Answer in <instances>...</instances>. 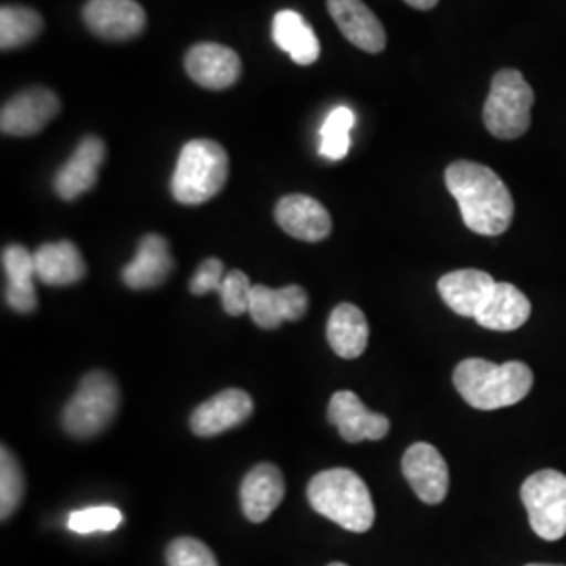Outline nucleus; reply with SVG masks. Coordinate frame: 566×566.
<instances>
[{"label": "nucleus", "instance_id": "nucleus-10", "mask_svg": "<svg viewBox=\"0 0 566 566\" xmlns=\"http://www.w3.org/2000/svg\"><path fill=\"white\" fill-rule=\"evenodd\" d=\"M86 28L103 41H130L145 30V11L135 0H88L82 9Z\"/></svg>", "mask_w": 566, "mask_h": 566}, {"label": "nucleus", "instance_id": "nucleus-26", "mask_svg": "<svg viewBox=\"0 0 566 566\" xmlns=\"http://www.w3.org/2000/svg\"><path fill=\"white\" fill-rule=\"evenodd\" d=\"M42 18L30 7L4 4L0 11V49H18L34 41L42 32Z\"/></svg>", "mask_w": 566, "mask_h": 566}, {"label": "nucleus", "instance_id": "nucleus-1", "mask_svg": "<svg viewBox=\"0 0 566 566\" xmlns=\"http://www.w3.org/2000/svg\"><path fill=\"white\" fill-rule=\"evenodd\" d=\"M446 182L470 231L479 235H502L512 223V193L506 182L485 164L453 163L446 170Z\"/></svg>", "mask_w": 566, "mask_h": 566}, {"label": "nucleus", "instance_id": "nucleus-8", "mask_svg": "<svg viewBox=\"0 0 566 566\" xmlns=\"http://www.w3.org/2000/svg\"><path fill=\"white\" fill-rule=\"evenodd\" d=\"M60 97L51 88H28L2 105L0 130L9 137H32L60 114Z\"/></svg>", "mask_w": 566, "mask_h": 566}, {"label": "nucleus", "instance_id": "nucleus-2", "mask_svg": "<svg viewBox=\"0 0 566 566\" xmlns=\"http://www.w3.org/2000/svg\"><path fill=\"white\" fill-rule=\"evenodd\" d=\"M453 385L470 407L493 411L523 401L533 388V371L523 361L464 359L453 371Z\"/></svg>", "mask_w": 566, "mask_h": 566}, {"label": "nucleus", "instance_id": "nucleus-21", "mask_svg": "<svg viewBox=\"0 0 566 566\" xmlns=\"http://www.w3.org/2000/svg\"><path fill=\"white\" fill-rule=\"evenodd\" d=\"M2 266L7 273V292L4 301L15 313H32L39 306V296L34 290L36 263L34 254L20 243L7 245L2 250Z\"/></svg>", "mask_w": 566, "mask_h": 566}, {"label": "nucleus", "instance_id": "nucleus-13", "mask_svg": "<svg viewBox=\"0 0 566 566\" xmlns=\"http://www.w3.org/2000/svg\"><path fill=\"white\" fill-rule=\"evenodd\" d=\"M254 411L252 397L240 388H227L223 392L214 395L212 399L203 401L193 413H191V432L210 439L217 437L224 430L242 426Z\"/></svg>", "mask_w": 566, "mask_h": 566}, {"label": "nucleus", "instance_id": "nucleus-22", "mask_svg": "<svg viewBox=\"0 0 566 566\" xmlns=\"http://www.w3.org/2000/svg\"><path fill=\"white\" fill-rule=\"evenodd\" d=\"M531 303L512 283H495L491 296L476 313V324L493 332H514L528 322Z\"/></svg>", "mask_w": 566, "mask_h": 566}, {"label": "nucleus", "instance_id": "nucleus-12", "mask_svg": "<svg viewBox=\"0 0 566 566\" xmlns=\"http://www.w3.org/2000/svg\"><path fill=\"white\" fill-rule=\"evenodd\" d=\"M185 70L189 78L203 88L223 91L240 81L242 61L229 46L217 42H200L187 51Z\"/></svg>", "mask_w": 566, "mask_h": 566}, {"label": "nucleus", "instance_id": "nucleus-32", "mask_svg": "<svg viewBox=\"0 0 566 566\" xmlns=\"http://www.w3.org/2000/svg\"><path fill=\"white\" fill-rule=\"evenodd\" d=\"M224 275H227V273H224V264L221 263L219 259H206V261L198 266L196 275L191 277L189 290H191V294H196V296H203V294H208V292H219Z\"/></svg>", "mask_w": 566, "mask_h": 566}, {"label": "nucleus", "instance_id": "nucleus-29", "mask_svg": "<svg viewBox=\"0 0 566 566\" xmlns=\"http://www.w3.org/2000/svg\"><path fill=\"white\" fill-rule=\"evenodd\" d=\"M122 521H124V516L118 507L95 506L72 512L67 526L74 533L88 535V533H97V531H114L122 525Z\"/></svg>", "mask_w": 566, "mask_h": 566}, {"label": "nucleus", "instance_id": "nucleus-5", "mask_svg": "<svg viewBox=\"0 0 566 566\" xmlns=\"http://www.w3.org/2000/svg\"><path fill=\"white\" fill-rule=\"evenodd\" d=\"M120 409L118 382L102 369L82 378L78 390L63 407L61 426L74 439H91L114 422Z\"/></svg>", "mask_w": 566, "mask_h": 566}, {"label": "nucleus", "instance_id": "nucleus-3", "mask_svg": "<svg viewBox=\"0 0 566 566\" xmlns=\"http://www.w3.org/2000/svg\"><path fill=\"white\" fill-rule=\"evenodd\" d=\"M308 504L332 523L353 533L374 525L376 507L364 479L348 468H332L315 474L306 486Z\"/></svg>", "mask_w": 566, "mask_h": 566}, {"label": "nucleus", "instance_id": "nucleus-16", "mask_svg": "<svg viewBox=\"0 0 566 566\" xmlns=\"http://www.w3.org/2000/svg\"><path fill=\"white\" fill-rule=\"evenodd\" d=\"M327 9L346 41L353 42L365 53L385 51V25L364 0H327Z\"/></svg>", "mask_w": 566, "mask_h": 566}, {"label": "nucleus", "instance_id": "nucleus-33", "mask_svg": "<svg viewBox=\"0 0 566 566\" xmlns=\"http://www.w3.org/2000/svg\"><path fill=\"white\" fill-rule=\"evenodd\" d=\"M409 7H413V9H420V11H428V9H432L439 0H405Z\"/></svg>", "mask_w": 566, "mask_h": 566}, {"label": "nucleus", "instance_id": "nucleus-20", "mask_svg": "<svg viewBox=\"0 0 566 566\" xmlns=\"http://www.w3.org/2000/svg\"><path fill=\"white\" fill-rule=\"evenodd\" d=\"M495 283L497 282L485 271L460 269L439 280V294L453 313L474 319L491 296Z\"/></svg>", "mask_w": 566, "mask_h": 566}, {"label": "nucleus", "instance_id": "nucleus-14", "mask_svg": "<svg viewBox=\"0 0 566 566\" xmlns=\"http://www.w3.org/2000/svg\"><path fill=\"white\" fill-rule=\"evenodd\" d=\"M107 147L99 137H84L72 158L55 175V193L61 200L72 202L97 185L99 168L105 163Z\"/></svg>", "mask_w": 566, "mask_h": 566}, {"label": "nucleus", "instance_id": "nucleus-23", "mask_svg": "<svg viewBox=\"0 0 566 566\" xmlns=\"http://www.w3.org/2000/svg\"><path fill=\"white\" fill-rule=\"evenodd\" d=\"M369 340V325L364 311L355 304H338L327 322V343L343 359L361 357Z\"/></svg>", "mask_w": 566, "mask_h": 566}, {"label": "nucleus", "instance_id": "nucleus-18", "mask_svg": "<svg viewBox=\"0 0 566 566\" xmlns=\"http://www.w3.org/2000/svg\"><path fill=\"white\" fill-rule=\"evenodd\" d=\"M283 495L282 470L273 464L254 465L245 474L240 489L243 516L250 523H264L282 504Z\"/></svg>", "mask_w": 566, "mask_h": 566}, {"label": "nucleus", "instance_id": "nucleus-7", "mask_svg": "<svg viewBox=\"0 0 566 566\" xmlns=\"http://www.w3.org/2000/svg\"><path fill=\"white\" fill-rule=\"evenodd\" d=\"M521 500L531 528L546 542L566 535V476L558 470H539L521 486Z\"/></svg>", "mask_w": 566, "mask_h": 566}, {"label": "nucleus", "instance_id": "nucleus-6", "mask_svg": "<svg viewBox=\"0 0 566 566\" xmlns=\"http://www.w3.org/2000/svg\"><path fill=\"white\" fill-rule=\"evenodd\" d=\"M535 93L518 70H500L483 107L486 130L497 139H518L531 126Z\"/></svg>", "mask_w": 566, "mask_h": 566}, {"label": "nucleus", "instance_id": "nucleus-19", "mask_svg": "<svg viewBox=\"0 0 566 566\" xmlns=\"http://www.w3.org/2000/svg\"><path fill=\"white\" fill-rule=\"evenodd\" d=\"M175 269L170 245L158 233L142 238L137 254L122 269V280L130 290H149L163 285Z\"/></svg>", "mask_w": 566, "mask_h": 566}, {"label": "nucleus", "instance_id": "nucleus-30", "mask_svg": "<svg viewBox=\"0 0 566 566\" xmlns=\"http://www.w3.org/2000/svg\"><path fill=\"white\" fill-rule=\"evenodd\" d=\"M168 566H219L212 549L196 537H179L166 547Z\"/></svg>", "mask_w": 566, "mask_h": 566}, {"label": "nucleus", "instance_id": "nucleus-17", "mask_svg": "<svg viewBox=\"0 0 566 566\" xmlns=\"http://www.w3.org/2000/svg\"><path fill=\"white\" fill-rule=\"evenodd\" d=\"M275 221L283 231L303 242H322L332 233V217L322 202L308 196H285L275 206Z\"/></svg>", "mask_w": 566, "mask_h": 566}, {"label": "nucleus", "instance_id": "nucleus-4", "mask_svg": "<svg viewBox=\"0 0 566 566\" xmlns=\"http://www.w3.org/2000/svg\"><path fill=\"white\" fill-rule=\"evenodd\" d=\"M229 179V156L223 145L210 139H193L181 149L172 175V196L185 206L212 200Z\"/></svg>", "mask_w": 566, "mask_h": 566}, {"label": "nucleus", "instance_id": "nucleus-31", "mask_svg": "<svg viewBox=\"0 0 566 566\" xmlns=\"http://www.w3.org/2000/svg\"><path fill=\"white\" fill-rule=\"evenodd\" d=\"M252 283L248 280V275L243 271H229L224 275L223 283L219 287L221 301H223L224 313L240 317L243 313H248L250 308V294H252Z\"/></svg>", "mask_w": 566, "mask_h": 566}, {"label": "nucleus", "instance_id": "nucleus-35", "mask_svg": "<svg viewBox=\"0 0 566 566\" xmlns=\"http://www.w3.org/2000/svg\"><path fill=\"white\" fill-rule=\"evenodd\" d=\"M327 566H348V565H344V563H332V565H327Z\"/></svg>", "mask_w": 566, "mask_h": 566}, {"label": "nucleus", "instance_id": "nucleus-28", "mask_svg": "<svg viewBox=\"0 0 566 566\" xmlns=\"http://www.w3.org/2000/svg\"><path fill=\"white\" fill-rule=\"evenodd\" d=\"M25 493V479L15 455L2 446L0 455V518L7 521L21 506Z\"/></svg>", "mask_w": 566, "mask_h": 566}, {"label": "nucleus", "instance_id": "nucleus-11", "mask_svg": "<svg viewBox=\"0 0 566 566\" xmlns=\"http://www.w3.org/2000/svg\"><path fill=\"white\" fill-rule=\"evenodd\" d=\"M327 420L338 428L346 443L380 441L390 430L388 418L369 411L364 401L350 390H340L332 397L327 405Z\"/></svg>", "mask_w": 566, "mask_h": 566}, {"label": "nucleus", "instance_id": "nucleus-24", "mask_svg": "<svg viewBox=\"0 0 566 566\" xmlns=\"http://www.w3.org/2000/svg\"><path fill=\"white\" fill-rule=\"evenodd\" d=\"M36 277L46 285H72L86 275V263L72 242L44 243L34 252Z\"/></svg>", "mask_w": 566, "mask_h": 566}, {"label": "nucleus", "instance_id": "nucleus-34", "mask_svg": "<svg viewBox=\"0 0 566 566\" xmlns=\"http://www.w3.org/2000/svg\"><path fill=\"white\" fill-rule=\"evenodd\" d=\"M526 566H565V565H542V563H531V565Z\"/></svg>", "mask_w": 566, "mask_h": 566}, {"label": "nucleus", "instance_id": "nucleus-25", "mask_svg": "<svg viewBox=\"0 0 566 566\" xmlns=\"http://www.w3.org/2000/svg\"><path fill=\"white\" fill-rule=\"evenodd\" d=\"M273 41L298 65L319 60L322 44L301 13L283 9L273 18Z\"/></svg>", "mask_w": 566, "mask_h": 566}, {"label": "nucleus", "instance_id": "nucleus-27", "mask_svg": "<svg viewBox=\"0 0 566 566\" xmlns=\"http://www.w3.org/2000/svg\"><path fill=\"white\" fill-rule=\"evenodd\" d=\"M355 126V114L350 107L340 105L329 112L322 126V147L319 154L327 160H343L350 147V130Z\"/></svg>", "mask_w": 566, "mask_h": 566}, {"label": "nucleus", "instance_id": "nucleus-9", "mask_svg": "<svg viewBox=\"0 0 566 566\" xmlns=\"http://www.w3.org/2000/svg\"><path fill=\"white\" fill-rule=\"evenodd\" d=\"M401 470L413 493L430 506L441 504L449 491V468L441 451L430 443H413L405 451Z\"/></svg>", "mask_w": 566, "mask_h": 566}, {"label": "nucleus", "instance_id": "nucleus-15", "mask_svg": "<svg viewBox=\"0 0 566 566\" xmlns=\"http://www.w3.org/2000/svg\"><path fill=\"white\" fill-rule=\"evenodd\" d=\"M308 308V296L301 285H285L273 290L266 285H254L250 294V317L263 329H275L283 322L303 319Z\"/></svg>", "mask_w": 566, "mask_h": 566}]
</instances>
